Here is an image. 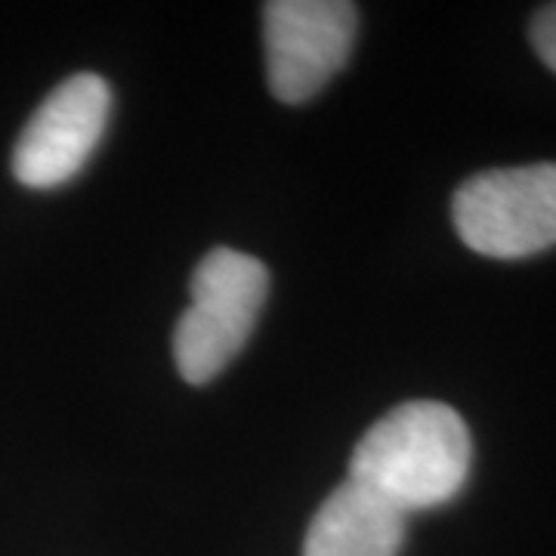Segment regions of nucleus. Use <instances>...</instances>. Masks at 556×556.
I'll use <instances>...</instances> for the list:
<instances>
[{
	"label": "nucleus",
	"mask_w": 556,
	"mask_h": 556,
	"mask_svg": "<svg viewBox=\"0 0 556 556\" xmlns=\"http://www.w3.org/2000/svg\"><path fill=\"white\" fill-rule=\"evenodd\" d=\"M473 467L467 420L445 402H402L358 439L350 479L396 504L402 514L433 510L460 495Z\"/></svg>",
	"instance_id": "1"
},
{
	"label": "nucleus",
	"mask_w": 556,
	"mask_h": 556,
	"mask_svg": "<svg viewBox=\"0 0 556 556\" xmlns=\"http://www.w3.org/2000/svg\"><path fill=\"white\" fill-rule=\"evenodd\" d=\"M408 514L356 479L321 501L303 538V556H399Z\"/></svg>",
	"instance_id": "6"
},
{
	"label": "nucleus",
	"mask_w": 556,
	"mask_h": 556,
	"mask_svg": "<svg viewBox=\"0 0 556 556\" xmlns=\"http://www.w3.org/2000/svg\"><path fill=\"white\" fill-rule=\"evenodd\" d=\"M457 239L492 260H526L556 244V161L495 167L452 199Z\"/></svg>",
	"instance_id": "3"
},
{
	"label": "nucleus",
	"mask_w": 556,
	"mask_h": 556,
	"mask_svg": "<svg viewBox=\"0 0 556 556\" xmlns=\"http://www.w3.org/2000/svg\"><path fill=\"white\" fill-rule=\"evenodd\" d=\"M112 115V87L93 72L65 78L35 109L13 146V177L28 189H56L87 167Z\"/></svg>",
	"instance_id": "5"
},
{
	"label": "nucleus",
	"mask_w": 556,
	"mask_h": 556,
	"mask_svg": "<svg viewBox=\"0 0 556 556\" xmlns=\"http://www.w3.org/2000/svg\"><path fill=\"white\" fill-rule=\"evenodd\" d=\"M358 10L346 0H269L263 7L266 80L278 102H309L346 65Z\"/></svg>",
	"instance_id": "4"
},
{
	"label": "nucleus",
	"mask_w": 556,
	"mask_h": 556,
	"mask_svg": "<svg viewBox=\"0 0 556 556\" xmlns=\"http://www.w3.org/2000/svg\"><path fill=\"white\" fill-rule=\"evenodd\" d=\"M269 294L263 260L236 248H214L189 278V309L174 331V362L179 378L192 387L211 383L239 356L254 334Z\"/></svg>",
	"instance_id": "2"
},
{
	"label": "nucleus",
	"mask_w": 556,
	"mask_h": 556,
	"mask_svg": "<svg viewBox=\"0 0 556 556\" xmlns=\"http://www.w3.org/2000/svg\"><path fill=\"white\" fill-rule=\"evenodd\" d=\"M529 35H532V47H535V53L541 56V62H544L551 72H556V3H547V7L538 10Z\"/></svg>",
	"instance_id": "7"
}]
</instances>
